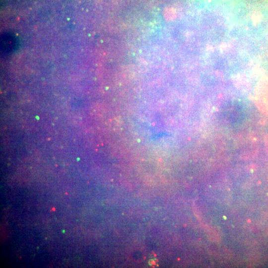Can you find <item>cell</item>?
Segmentation results:
<instances>
[{"label":"cell","instance_id":"obj_1","mask_svg":"<svg viewBox=\"0 0 268 268\" xmlns=\"http://www.w3.org/2000/svg\"><path fill=\"white\" fill-rule=\"evenodd\" d=\"M18 39L16 36L10 32L1 34L0 37V51L3 55L11 54L17 49Z\"/></svg>","mask_w":268,"mask_h":268}]
</instances>
